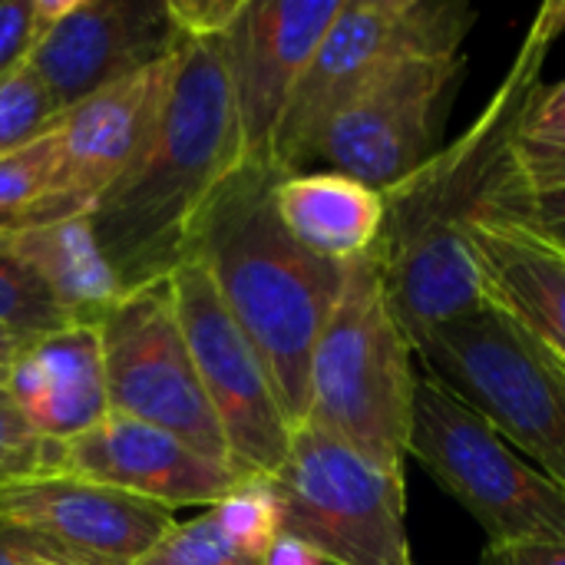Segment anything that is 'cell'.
<instances>
[{"mask_svg": "<svg viewBox=\"0 0 565 565\" xmlns=\"http://www.w3.org/2000/svg\"><path fill=\"white\" fill-rule=\"evenodd\" d=\"M563 36L565 0H550L530 20L477 119L384 192V235L374 258L411 348L434 328L483 308L463 228L507 179L536 93L546 83L550 53Z\"/></svg>", "mask_w": 565, "mask_h": 565, "instance_id": "cell-1", "label": "cell"}, {"mask_svg": "<svg viewBox=\"0 0 565 565\" xmlns=\"http://www.w3.org/2000/svg\"><path fill=\"white\" fill-rule=\"evenodd\" d=\"M245 159L238 109L215 40H182L162 116L129 172L89 209V228L122 291L169 278L189 232Z\"/></svg>", "mask_w": 565, "mask_h": 565, "instance_id": "cell-2", "label": "cell"}, {"mask_svg": "<svg viewBox=\"0 0 565 565\" xmlns=\"http://www.w3.org/2000/svg\"><path fill=\"white\" fill-rule=\"evenodd\" d=\"M281 175L271 162L245 156L199 212L185 262L209 271L218 298L268 364L291 427H301L311 351L348 265L311 255L281 225L275 209Z\"/></svg>", "mask_w": 565, "mask_h": 565, "instance_id": "cell-3", "label": "cell"}, {"mask_svg": "<svg viewBox=\"0 0 565 565\" xmlns=\"http://www.w3.org/2000/svg\"><path fill=\"white\" fill-rule=\"evenodd\" d=\"M414 358L411 338L384 291L377 258L351 262L311 351L301 424L404 473L420 381Z\"/></svg>", "mask_w": 565, "mask_h": 565, "instance_id": "cell-4", "label": "cell"}, {"mask_svg": "<svg viewBox=\"0 0 565 565\" xmlns=\"http://www.w3.org/2000/svg\"><path fill=\"white\" fill-rule=\"evenodd\" d=\"M477 10L463 0H344L308 60L271 142V166L298 175L324 126L381 73L417 56H463Z\"/></svg>", "mask_w": 565, "mask_h": 565, "instance_id": "cell-5", "label": "cell"}, {"mask_svg": "<svg viewBox=\"0 0 565 565\" xmlns=\"http://www.w3.org/2000/svg\"><path fill=\"white\" fill-rule=\"evenodd\" d=\"M414 354L427 377L565 490V374L523 331L480 308L424 334Z\"/></svg>", "mask_w": 565, "mask_h": 565, "instance_id": "cell-6", "label": "cell"}, {"mask_svg": "<svg viewBox=\"0 0 565 565\" xmlns=\"http://www.w3.org/2000/svg\"><path fill=\"white\" fill-rule=\"evenodd\" d=\"M268 483L281 507V536L305 543L328 565H417L401 470L301 424Z\"/></svg>", "mask_w": 565, "mask_h": 565, "instance_id": "cell-7", "label": "cell"}, {"mask_svg": "<svg viewBox=\"0 0 565 565\" xmlns=\"http://www.w3.org/2000/svg\"><path fill=\"white\" fill-rule=\"evenodd\" d=\"M407 457L483 526L487 543L565 546L563 487L427 374L417 381Z\"/></svg>", "mask_w": 565, "mask_h": 565, "instance_id": "cell-8", "label": "cell"}, {"mask_svg": "<svg viewBox=\"0 0 565 565\" xmlns=\"http://www.w3.org/2000/svg\"><path fill=\"white\" fill-rule=\"evenodd\" d=\"M99 344L113 414L162 427L228 463V447L189 354L169 278L126 291L99 321Z\"/></svg>", "mask_w": 565, "mask_h": 565, "instance_id": "cell-9", "label": "cell"}, {"mask_svg": "<svg viewBox=\"0 0 565 565\" xmlns=\"http://www.w3.org/2000/svg\"><path fill=\"white\" fill-rule=\"evenodd\" d=\"M169 281L189 354L225 437L232 470L245 480L275 477L288 457L295 427L281 407L268 364L238 328L199 262H182Z\"/></svg>", "mask_w": 565, "mask_h": 565, "instance_id": "cell-10", "label": "cell"}, {"mask_svg": "<svg viewBox=\"0 0 565 565\" xmlns=\"http://www.w3.org/2000/svg\"><path fill=\"white\" fill-rule=\"evenodd\" d=\"M463 76L467 56H417L391 66L324 126L305 172H341L381 192L404 182L440 149Z\"/></svg>", "mask_w": 565, "mask_h": 565, "instance_id": "cell-11", "label": "cell"}, {"mask_svg": "<svg viewBox=\"0 0 565 565\" xmlns=\"http://www.w3.org/2000/svg\"><path fill=\"white\" fill-rule=\"evenodd\" d=\"M172 63L175 53L63 109L56 122L53 189L26 225L89 215V209L129 172L162 116Z\"/></svg>", "mask_w": 565, "mask_h": 565, "instance_id": "cell-12", "label": "cell"}, {"mask_svg": "<svg viewBox=\"0 0 565 565\" xmlns=\"http://www.w3.org/2000/svg\"><path fill=\"white\" fill-rule=\"evenodd\" d=\"M182 36L162 0H66L26 66L60 109L129 79L179 50Z\"/></svg>", "mask_w": 565, "mask_h": 565, "instance_id": "cell-13", "label": "cell"}, {"mask_svg": "<svg viewBox=\"0 0 565 565\" xmlns=\"http://www.w3.org/2000/svg\"><path fill=\"white\" fill-rule=\"evenodd\" d=\"M344 0H242L218 36L245 156L271 162L288 99Z\"/></svg>", "mask_w": 565, "mask_h": 565, "instance_id": "cell-14", "label": "cell"}, {"mask_svg": "<svg viewBox=\"0 0 565 565\" xmlns=\"http://www.w3.org/2000/svg\"><path fill=\"white\" fill-rule=\"evenodd\" d=\"M56 473H70L166 510L215 507L245 477L182 437L126 414H106L86 434L60 444Z\"/></svg>", "mask_w": 565, "mask_h": 565, "instance_id": "cell-15", "label": "cell"}, {"mask_svg": "<svg viewBox=\"0 0 565 565\" xmlns=\"http://www.w3.org/2000/svg\"><path fill=\"white\" fill-rule=\"evenodd\" d=\"M0 520L53 540L86 565H136L175 523L159 503L70 473L0 487Z\"/></svg>", "mask_w": 565, "mask_h": 565, "instance_id": "cell-16", "label": "cell"}, {"mask_svg": "<svg viewBox=\"0 0 565 565\" xmlns=\"http://www.w3.org/2000/svg\"><path fill=\"white\" fill-rule=\"evenodd\" d=\"M483 308L523 331L565 374V252L526 225L483 212L467 222Z\"/></svg>", "mask_w": 565, "mask_h": 565, "instance_id": "cell-17", "label": "cell"}, {"mask_svg": "<svg viewBox=\"0 0 565 565\" xmlns=\"http://www.w3.org/2000/svg\"><path fill=\"white\" fill-rule=\"evenodd\" d=\"M7 394L26 424L53 444H66L109 414L99 328L63 324L33 334L10 364Z\"/></svg>", "mask_w": 565, "mask_h": 565, "instance_id": "cell-18", "label": "cell"}, {"mask_svg": "<svg viewBox=\"0 0 565 565\" xmlns=\"http://www.w3.org/2000/svg\"><path fill=\"white\" fill-rule=\"evenodd\" d=\"M275 209L301 248L334 265L374 255L384 235V192L341 172L281 175Z\"/></svg>", "mask_w": 565, "mask_h": 565, "instance_id": "cell-19", "label": "cell"}, {"mask_svg": "<svg viewBox=\"0 0 565 565\" xmlns=\"http://www.w3.org/2000/svg\"><path fill=\"white\" fill-rule=\"evenodd\" d=\"M0 245L46 288L70 324L99 328V321L126 295L96 245L89 215L13 228L0 235Z\"/></svg>", "mask_w": 565, "mask_h": 565, "instance_id": "cell-20", "label": "cell"}, {"mask_svg": "<svg viewBox=\"0 0 565 565\" xmlns=\"http://www.w3.org/2000/svg\"><path fill=\"white\" fill-rule=\"evenodd\" d=\"M483 212L507 215L565 252V136L523 132L510 172Z\"/></svg>", "mask_w": 565, "mask_h": 565, "instance_id": "cell-21", "label": "cell"}, {"mask_svg": "<svg viewBox=\"0 0 565 565\" xmlns=\"http://www.w3.org/2000/svg\"><path fill=\"white\" fill-rule=\"evenodd\" d=\"M53 175H56V126L40 139L0 156V235L26 225L40 212V205L53 189Z\"/></svg>", "mask_w": 565, "mask_h": 565, "instance_id": "cell-22", "label": "cell"}, {"mask_svg": "<svg viewBox=\"0 0 565 565\" xmlns=\"http://www.w3.org/2000/svg\"><path fill=\"white\" fill-rule=\"evenodd\" d=\"M209 510L222 533L252 556L268 559L271 546L281 540V507L268 480H245Z\"/></svg>", "mask_w": 565, "mask_h": 565, "instance_id": "cell-23", "label": "cell"}, {"mask_svg": "<svg viewBox=\"0 0 565 565\" xmlns=\"http://www.w3.org/2000/svg\"><path fill=\"white\" fill-rule=\"evenodd\" d=\"M136 565H265V559L235 546L215 523L212 510H205L195 520L172 523Z\"/></svg>", "mask_w": 565, "mask_h": 565, "instance_id": "cell-24", "label": "cell"}, {"mask_svg": "<svg viewBox=\"0 0 565 565\" xmlns=\"http://www.w3.org/2000/svg\"><path fill=\"white\" fill-rule=\"evenodd\" d=\"M60 106L30 66L0 83V156L40 139L60 119Z\"/></svg>", "mask_w": 565, "mask_h": 565, "instance_id": "cell-25", "label": "cell"}, {"mask_svg": "<svg viewBox=\"0 0 565 565\" xmlns=\"http://www.w3.org/2000/svg\"><path fill=\"white\" fill-rule=\"evenodd\" d=\"M70 324L53 305L46 288L0 245V331L10 334H43Z\"/></svg>", "mask_w": 565, "mask_h": 565, "instance_id": "cell-26", "label": "cell"}, {"mask_svg": "<svg viewBox=\"0 0 565 565\" xmlns=\"http://www.w3.org/2000/svg\"><path fill=\"white\" fill-rule=\"evenodd\" d=\"M56 463L60 444L43 440L0 384V487L50 477L56 473Z\"/></svg>", "mask_w": 565, "mask_h": 565, "instance_id": "cell-27", "label": "cell"}, {"mask_svg": "<svg viewBox=\"0 0 565 565\" xmlns=\"http://www.w3.org/2000/svg\"><path fill=\"white\" fill-rule=\"evenodd\" d=\"M63 7L66 0H0V83L26 66Z\"/></svg>", "mask_w": 565, "mask_h": 565, "instance_id": "cell-28", "label": "cell"}, {"mask_svg": "<svg viewBox=\"0 0 565 565\" xmlns=\"http://www.w3.org/2000/svg\"><path fill=\"white\" fill-rule=\"evenodd\" d=\"M0 565H86L53 540L0 520Z\"/></svg>", "mask_w": 565, "mask_h": 565, "instance_id": "cell-29", "label": "cell"}, {"mask_svg": "<svg viewBox=\"0 0 565 565\" xmlns=\"http://www.w3.org/2000/svg\"><path fill=\"white\" fill-rule=\"evenodd\" d=\"M242 0H172L169 13L182 40H215L232 23Z\"/></svg>", "mask_w": 565, "mask_h": 565, "instance_id": "cell-30", "label": "cell"}, {"mask_svg": "<svg viewBox=\"0 0 565 565\" xmlns=\"http://www.w3.org/2000/svg\"><path fill=\"white\" fill-rule=\"evenodd\" d=\"M480 565H565L559 543H487Z\"/></svg>", "mask_w": 565, "mask_h": 565, "instance_id": "cell-31", "label": "cell"}, {"mask_svg": "<svg viewBox=\"0 0 565 565\" xmlns=\"http://www.w3.org/2000/svg\"><path fill=\"white\" fill-rule=\"evenodd\" d=\"M526 136H565V76L556 83H543L536 93Z\"/></svg>", "mask_w": 565, "mask_h": 565, "instance_id": "cell-32", "label": "cell"}, {"mask_svg": "<svg viewBox=\"0 0 565 565\" xmlns=\"http://www.w3.org/2000/svg\"><path fill=\"white\" fill-rule=\"evenodd\" d=\"M265 565H328V563H324L315 550H308L305 543L281 536V540L271 546V553H268Z\"/></svg>", "mask_w": 565, "mask_h": 565, "instance_id": "cell-33", "label": "cell"}, {"mask_svg": "<svg viewBox=\"0 0 565 565\" xmlns=\"http://www.w3.org/2000/svg\"><path fill=\"white\" fill-rule=\"evenodd\" d=\"M26 341H30V338H23V334L0 331V384L7 381V374H10V364H13V358L20 354V348H23Z\"/></svg>", "mask_w": 565, "mask_h": 565, "instance_id": "cell-34", "label": "cell"}]
</instances>
